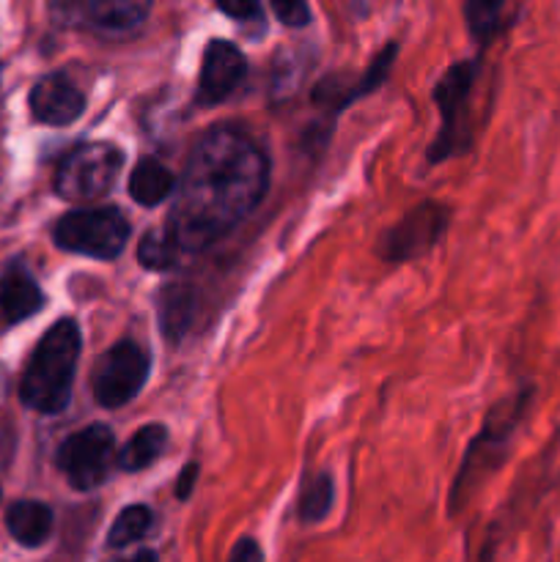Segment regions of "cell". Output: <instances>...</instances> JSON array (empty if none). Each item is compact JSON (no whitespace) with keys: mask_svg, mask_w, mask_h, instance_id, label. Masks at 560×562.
Here are the masks:
<instances>
[{"mask_svg":"<svg viewBox=\"0 0 560 562\" xmlns=\"http://www.w3.org/2000/svg\"><path fill=\"white\" fill-rule=\"evenodd\" d=\"M152 11V0H86V14L104 31H132Z\"/></svg>","mask_w":560,"mask_h":562,"instance_id":"cell-14","label":"cell"},{"mask_svg":"<svg viewBox=\"0 0 560 562\" xmlns=\"http://www.w3.org/2000/svg\"><path fill=\"white\" fill-rule=\"evenodd\" d=\"M152 525H154L152 508H146V505H130V508L121 510V514L115 516L113 525H110L108 543L113 549L130 547V543L141 541L143 536H148Z\"/></svg>","mask_w":560,"mask_h":562,"instance_id":"cell-19","label":"cell"},{"mask_svg":"<svg viewBox=\"0 0 560 562\" xmlns=\"http://www.w3.org/2000/svg\"><path fill=\"white\" fill-rule=\"evenodd\" d=\"M195 313V294L187 285H168L159 294V324L168 340H179L192 324Z\"/></svg>","mask_w":560,"mask_h":562,"instance_id":"cell-16","label":"cell"},{"mask_svg":"<svg viewBox=\"0 0 560 562\" xmlns=\"http://www.w3.org/2000/svg\"><path fill=\"white\" fill-rule=\"evenodd\" d=\"M124 168V154L110 143H86L60 159L55 170V192L64 201H93L104 195Z\"/></svg>","mask_w":560,"mask_h":562,"instance_id":"cell-4","label":"cell"},{"mask_svg":"<svg viewBox=\"0 0 560 562\" xmlns=\"http://www.w3.org/2000/svg\"><path fill=\"white\" fill-rule=\"evenodd\" d=\"M448 209L439 206V203L428 201L421 203L417 209H412L399 225L388 231L382 236V245H379V252H382L384 261H410V258L423 256V252L432 250L439 241V236L448 228Z\"/></svg>","mask_w":560,"mask_h":562,"instance_id":"cell-8","label":"cell"},{"mask_svg":"<svg viewBox=\"0 0 560 562\" xmlns=\"http://www.w3.org/2000/svg\"><path fill=\"white\" fill-rule=\"evenodd\" d=\"M44 294L36 285V280L27 274V269H22L20 263L9 269L0 280V313L9 324L22 322V318H31L33 313L42 311Z\"/></svg>","mask_w":560,"mask_h":562,"instance_id":"cell-11","label":"cell"},{"mask_svg":"<svg viewBox=\"0 0 560 562\" xmlns=\"http://www.w3.org/2000/svg\"><path fill=\"white\" fill-rule=\"evenodd\" d=\"M195 477H198V464H187L184 470H181L179 483H176V497L179 499L190 497V492L195 488Z\"/></svg>","mask_w":560,"mask_h":562,"instance_id":"cell-24","label":"cell"},{"mask_svg":"<svg viewBox=\"0 0 560 562\" xmlns=\"http://www.w3.org/2000/svg\"><path fill=\"white\" fill-rule=\"evenodd\" d=\"M228 562H264V552L258 547V541H253V538H239L236 547L231 549Z\"/></svg>","mask_w":560,"mask_h":562,"instance_id":"cell-23","label":"cell"},{"mask_svg":"<svg viewBox=\"0 0 560 562\" xmlns=\"http://www.w3.org/2000/svg\"><path fill=\"white\" fill-rule=\"evenodd\" d=\"M247 75V60L236 44L214 38L206 44L201 60V75H198V93L195 102L203 108L220 104L228 99L236 88L242 86Z\"/></svg>","mask_w":560,"mask_h":562,"instance_id":"cell-9","label":"cell"},{"mask_svg":"<svg viewBox=\"0 0 560 562\" xmlns=\"http://www.w3.org/2000/svg\"><path fill=\"white\" fill-rule=\"evenodd\" d=\"M179 256H181L179 241L173 239V234H170L165 225L163 228L148 231V234L141 239V247H137V261H141L146 269H152V272H163V269L176 267Z\"/></svg>","mask_w":560,"mask_h":562,"instance_id":"cell-18","label":"cell"},{"mask_svg":"<svg viewBox=\"0 0 560 562\" xmlns=\"http://www.w3.org/2000/svg\"><path fill=\"white\" fill-rule=\"evenodd\" d=\"M130 239V223L119 209H77L55 225V245L66 252L113 261Z\"/></svg>","mask_w":560,"mask_h":562,"instance_id":"cell-3","label":"cell"},{"mask_svg":"<svg viewBox=\"0 0 560 562\" xmlns=\"http://www.w3.org/2000/svg\"><path fill=\"white\" fill-rule=\"evenodd\" d=\"M217 5L223 14L234 16V20H253L261 11L258 0H217Z\"/></svg>","mask_w":560,"mask_h":562,"instance_id":"cell-22","label":"cell"},{"mask_svg":"<svg viewBox=\"0 0 560 562\" xmlns=\"http://www.w3.org/2000/svg\"><path fill=\"white\" fill-rule=\"evenodd\" d=\"M508 5L511 0H467L464 14L472 38L489 42V38L497 36L508 20Z\"/></svg>","mask_w":560,"mask_h":562,"instance_id":"cell-17","label":"cell"},{"mask_svg":"<svg viewBox=\"0 0 560 562\" xmlns=\"http://www.w3.org/2000/svg\"><path fill=\"white\" fill-rule=\"evenodd\" d=\"M272 11L275 16L289 27H302L311 20L307 0H272Z\"/></svg>","mask_w":560,"mask_h":562,"instance_id":"cell-21","label":"cell"},{"mask_svg":"<svg viewBox=\"0 0 560 562\" xmlns=\"http://www.w3.org/2000/svg\"><path fill=\"white\" fill-rule=\"evenodd\" d=\"M269 162L242 132L220 126L203 135L187 159L165 228L181 252H201L234 231L261 203Z\"/></svg>","mask_w":560,"mask_h":562,"instance_id":"cell-1","label":"cell"},{"mask_svg":"<svg viewBox=\"0 0 560 562\" xmlns=\"http://www.w3.org/2000/svg\"><path fill=\"white\" fill-rule=\"evenodd\" d=\"M165 445H168V428L154 423V426L141 428V431L124 445V450L115 456V464L126 472H141L146 470V467H152L154 461L163 456Z\"/></svg>","mask_w":560,"mask_h":562,"instance_id":"cell-15","label":"cell"},{"mask_svg":"<svg viewBox=\"0 0 560 562\" xmlns=\"http://www.w3.org/2000/svg\"><path fill=\"white\" fill-rule=\"evenodd\" d=\"M110 562H159V558L152 552V549H143V552L132 554V558H121V560H110Z\"/></svg>","mask_w":560,"mask_h":562,"instance_id":"cell-25","label":"cell"},{"mask_svg":"<svg viewBox=\"0 0 560 562\" xmlns=\"http://www.w3.org/2000/svg\"><path fill=\"white\" fill-rule=\"evenodd\" d=\"M333 499H335V486H333V477L329 475H316L305 488H302V497H300V519L305 525H316L322 521L324 516L329 514L333 508Z\"/></svg>","mask_w":560,"mask_h":562,"instance_id":"cell-20","label":"cell"},{"mask_svg":"<svg viewBox=\"0 0 560 562\" xmlns=\"http://www.w3.org/2000/svg\"><path fill=\"white\" fill-rule=\"evenodd\" d=\"M176 179L159 159L148 157L135 165L130 173V195L135 198L141 206H159L165 198L173 192Z\"/></svg>","mask_w":560,"mask_h":562,"instance_id":"cell-13","label":"cell"},{"mask_svg":"<svg viewBox=\"0 0 560 562\" xmlns=\"http://www.w3.org/2000/svg\"><path fill=\"white\" fill-rule=\"evenodd\" d=\"M53 510L36 499H20L5 514V527H9L11 538L27 549H36L47 543L53 536Z\"/></svg>","mask_w":560,"mask_h":562,"instance_id":"cell-12","label":"cell"},{"mask_svg":"<svg viewBox=\"0 0 560 562\" xmlns=\"http://www.w3.org/2000/svg\"><path fill=\"white\" fill-rule=\"evenodd\" d=\"M86 110V97L64 75H47L31 88L33 119L47 126H66Z\"/></svg>","mask_w":560,"mask_h":562,"instance_id":"cell-10","label":"cell"},{"mask_svg":"<svg viewBox=\"0 0 560 562\" xmlns=\"http://www.w3.org/2000/svg\"><path fill=\"white\" fill-rule=\"evenodd\" d=\"M148 379V357L135 340H119L93 368V398L104 409L130 404Z\"/></svg>","mask_w":560,"mask_h":562,"instance_id":"cell-7","label":"cell"},{"mask_svg":"<svg viewBox=\"0 0 560 562\" xmlns=\"http://www.w3.org/2000/svg\"><path fill=\"white\" fill-rule=\"evenodd\" d=\"M115 461V439L108 426H93L75 431L58 448V470L77 492H91L104 477L110 475V467Z\"/></svg>","mask_w":560,"mask_h":562,"instance_id":"cell-5","label":"cell"},{"mask_svg":"<svg viewBox=\"0 0 560 562\" xmlns=\"http://www.w3.org/2000/svg\"><path fill=\"white\" fill-rule=\"evenodd\" d=\"M77 357H80V329L71 318H60L42 335L27 360L20 384L22 404L38 415L64 412L71 398Z\"/></svg>","mask_w":560,"mask_h":562,"instance_id":"cell-2","label":"cell"},{"mask_svg":"<svg viewBox=\"0 0 560 562\" xmlns=\"http://www.w3.org/2000/svg\"><path fill=\"white\" fill-rule=\"evenodd\" d=\"M478 66L472 60L467 64H456L439 77L437 88H434V102H437L439 115H443V130H439L437 140L432 143L428 159L432 162H443L450 154L461 151L467 143V99H470L472 82H475Z\"/></svg>","mask_w":560,"mask_h":562,"instance_id":"cell-6","label":"cell"}]
</instances>
